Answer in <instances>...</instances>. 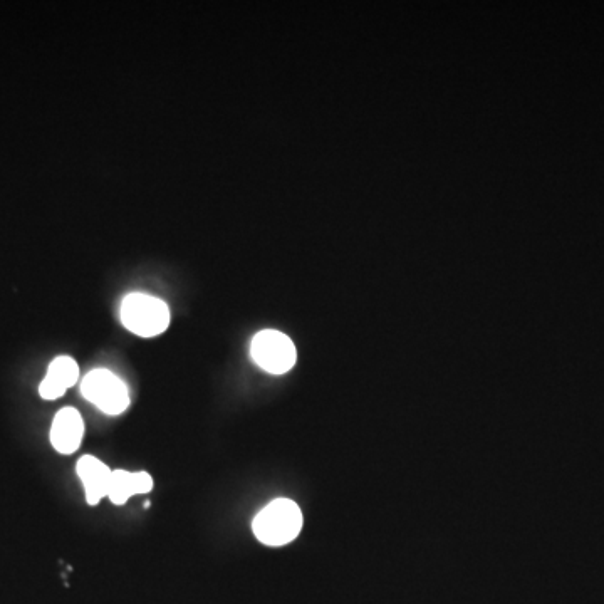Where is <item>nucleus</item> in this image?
Segmentation results:
<instances>
[{
  "mask_svg": "<svg viewBox=\"0 0 604 604\" xmlns=\"http://www.w3.org/2000/svg\"><path fill=\"white\" fill-rule=\"evenodd\" d=\"M120 318L130 333L141 338H155L167 331L170 309L162 299L136 292L121 302Z\"/></svg>",
  "mask_w": 604,
  "mask_h": 604,
  "instance_id": "f03ea898",
  "label": "nucleus"
},
{
  "mask_svg": "<svg viewBox=\"0 0 604 604\" xmlns=\"http://www.w3.org/2000/svg\"><path fill=\"white\" fill-rule=\"evenodd\" d=\"M84 437L83 417L74 408H63L54 417L51 443L63 455H71L81 447Z\"/></svg>",
  "mask_w": 604,
  "mask_h": 604,
  "instance_id": "423d86ee",
  "label": "nucleus"
},
{
  "mask_svg": "<svg viewBox=\"0 0 604 604\" xmlns=\"http://www.w3.org/2000/svg\"><path fill=\"white\" fill-rule=\"evenodd\" d=\"M252 529L262 544L272 547L286 546L301 532V509L292 500H274L257 514Z\"/></svg>",
  "mask_w": 604,
  "mask_h": 604,
  "instance_id": "f257e3e1",
  "label": "nucleus"
},
{
  "mask_svg": "<svg viewBox=\"0 0 604 604\" xmlns=\"http://www.w3.org/2000/svg\"><path fill=\"white\" fill-rule=\"evenodd\" d=\"M84 398L99 412L116 417L130 407V391L120 376L105 368L89 371L81 383Z\"/></svg>",
  "mask_w": 604,
  "mask_h": 604,
  "instance_id": "7ed1b4c3",
  "label": "nucleus"
},
{
  "mask_svg": "<svg viewBox=\"0 0 604 604\" xmlns=\"http://www.w3.org/2000/svg\"><path fill=\"white\" fill-rule=\"evenodd\" d=\"M79 380V366L69 356H59L49 365L47 375L39 386L44 400H58Z\"/></svg>",
  "mask_w": 604,
  "mask_h": 604,
  "instance_id": "0eeeda50",
  "label": "nucleus"
},
{
  "mask_svg": "<svg viewBox=\"0 0 604 604\" xmlns=\"http://www.w3.org/2000/svg\"><path fill=\"white\" fill-rule=\"evenodd\" d=\"M76 472L83 482L89 506H98L99 500L108 497L113 470L105 462L93 455H84L76 465Z\"/></svg>",
  "mask_w": 604,
  "mask_h": 604,
  "instance_id": "39448f33",
  "label": "nucleus"
},
{
  "mask_svg": "<svg viewBox=\"0 0 604 604\" xmlns=\"http://www.w3.org/2000/svg\"><path fill=\"white\" fill-rule=\"evenodd\" d=\"M151 489H153V479L148 472L113 470L108 497L115 506H123L133 495L148 494Z\"/></svg>",
  "mask_w": 604,
  "mask_h": 604,
  "instance_id": "6e6552de",
  "label": "nucleus"
},
{
  "mask_svg": "<svg viewBox=\"0 0 604 604\" xmlns=\"http://www.w3.org/2000/svg\"><path fill=\"white\" fill-rule=\"evenodd\" d=\"M250 356L267 373L284 375L296 365L297 351L289 336L281 331L266 329L252 339Z\"/></svg>",
  "mask_w": 604,
  "mask_h": 604,
  "instance_id": "20e7f679",
  "label": "nucleus"
}]
</instances>
